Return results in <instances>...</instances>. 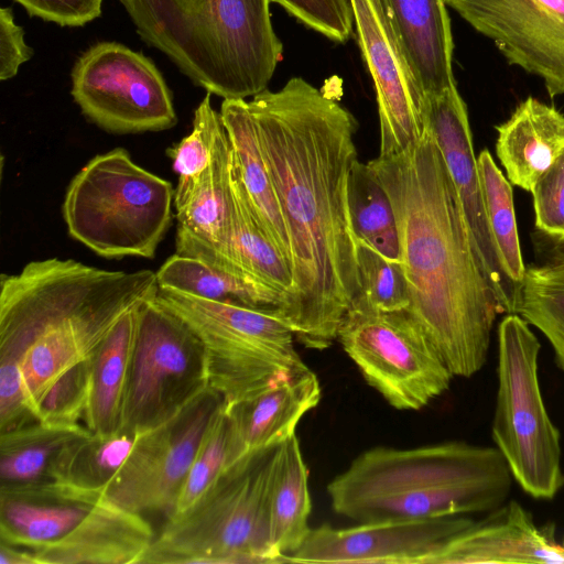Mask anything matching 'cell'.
I'll return each mask as SVG.
<instances>
[{
	"mask_svg": "<svg viewBox=\"0 0 564 564\" xmlns=\"http://www.w3.org/2000/svg\"><path fill=\"white\" fill-rule=\"evenodd\" d=\"M248 105L291 246L293 285L278 315L302 345L325 349L358 291L347 200L358 122L301 77Z\"/></svg>",
	"mask_w": 564,
	"mask_h": 564,
	"instance_id": "1",
	"label": "cell"
},
{
	"mask_svg": "<svg viewBox=\"0 0 564 564\" xmlns=\"http://www.w3.org/2000/svg\"><path fill=\"white\" fill-rule=\"evenodd\" d=\"M388 193L399 235L410 304L453 376L486 364L502 310L487 279L443 154L424 124L405 150L367 162Z\"/></svg>",
	"mask_w": 564,
	"mask_h": 564,
	"instance_id": "2",
	"label": "cell"
},
{
	"mask_svg": "<svg viewBox=\"0 0 564 564\" xmlns=\"http://www.w3.org/2000/svg\"><path fill=\"white\" fill-rule=\"evenodd\" d=\"M156 272L74 259L26 263L0 278V415L11 420L63 372L90 358L116 323L154 297Z\"/></svg>",
	"mask_w": 564,
	"mask_h": 564,
	"instance_id": "3",
	"label": "cell"
},
{
	"mask_svg": "<svg viewBox=\"0 0 564 564\" xmlns=\"http://www.w3.org/2000/svg\"><path fill=\"white\" fill-rule=\"evenodd\" d=\"M512 474L498 448L446 442L375 447L327 485L332 509L360 522L490 512L503 505Z\"/></svg>",
	"mask_w": 564,
	"mask_h": 564,
	"instance_id": "4",
	"label": "cell"
},
{
	"mask_svg": "<svg viewBox=\"0 0 564 564\" xmlns=\"http://www.w3.org/2000/svg\"><path fill=\"white\" fill-rule=\"evenodd\" d=\"M140 37L195 85L224 99L267 89L283 44L272 0H118Z\"/></svg>",
	"mask_w": 564,
	"mask_h": 564,
	"instance_id": "5",
	"label": "cell"
},
{
	"mask_svg": "<svg viewBox=\"0 0 564 564\" xmlns=\"http://www.w3.org/2000/svg\"><path fill=\"white\" fill-rule=\"evenodd\" d=\"M172 184L124 149L89 160L62 205L68 234L104 258H153L172 223Z\"/></svg>",
	"mask_w": 564,
	"mask_h": 564,
	"instance_id": "6",
	"label": "cell"
},
{
	"mask_svg": "<svg viewBox=\"0 0 564 564\" xmlns=\"http://www.w3.org/2000/svg\"><path fill=\"white\" fill-rule=\"evenodd\" d=\"M272 452L227 468L189 509L167 518L141 564L278 563L269 521Z\"/></svg>",
	"mask_w": 564,
	"mask_h": 564,
	"instance_id": "7",
	"label": "cell"
},
{
	"mask_svg": "<svg viewBox=\"0 0 564 564\" xmlns=\"http://www.w3.org/2000/svg\"><path fill=\"white\" fill-rule=\"evenodd\" d=\"M156 300L200 338L208 383L229 405L252 398L308 369L294 347V333L276 312L200 299L159 288Z\"/></svg>",
	"mask_w": 564,
	"mask_h": 564,
	"instance_id": "8",
	"label": "cell"
},
{
	"mask_svg": "<svg viewBox=\"0 0 564 564\" xmlns=\"http://www.w3.org/2000/svg\"><path fill=\"white\" fill-rule=\"evenodd\" d=\"M498 389L491 436L513 479L535 499H552L564 486L561 434L543 402L541 345L518 314L498 326Z\"/></svg>",
	"mask_w": 564,
	"mask_h": 564,
	"instance_id": "9",
	"label": "cell"
},
{
	"mask_svg": "<svg viewBox=\"0 0 564 564\" xmlns=\"http://www.w3.org/2000/svg\"><path fill=\"white\" fill-rule=\"evenodd\" d=\"M209 387L205 347L156 300L138 308L121 427L143 433L171 420Z\"/></svg>",
	"mask_w": 564,
	"mask_h": 564,
	"instance_id": "10",
	"label": "cell"
},
{
	"mask_svg": "<svg viewBox=\"0 0 564 564\" xmlns=\"http://www.w3.org/2000/svg\"><path fill=\"white\" fill-rule=\"evenodd\" d=\"M337 340L367 383L397 410H420L454 377L423 329L405 311L380 312L352 300Z\"/></svg>",
	"mask_w": 564,
	"mask_h": 564,
	"instance_id": "11",
	"label": "cell"
},
{
	"mask_svg": "<svg viewBox=\"0 0 564 564\" xmlns=\"http://www.w3.org/2000/svg\"><path fill=\"white\" fill-rule=\"evenodd\" d=\"M83 115L111 133L162 131L177 123L172 94L154 63L117 42L85 51L72 70Z\"/></svg>",
	"mask_w": 564,
	"mask_h": 564,
	"instance_id": "12",
	"label": "cell"
},
{
	"mask_svg": "<svg viewBox=\"0 0 564 564\" xmlns=\"http://www.w3.org/2000/svg\"><path fill=\"white\" fill-rule=\"evenodd\" d=\"M223 402L208 387L171 420L143 432L101 498L139 514L165 512L169 517Z\"/></svg>",
	"mask_w": 564,
	"mask_h": 564,
	"instance_id": "13",
	"label": "cell"
},
{
	"mask_svg": "<svg viewBox=\"0 0 564 564\" xmlns=\"http://www.w3.org/2000/svg\"><path fill=\"white\" fill-rule=\"evenodd\" d=\"M490 39L508 64L540 77L550 97L564 96V0H444Z\"/></svg>",
	"mask_w": 564,
	"mask_h": 564,
	"instance_id": "14",
	"label": "cell"
},
{
	"mask_svg": "<svg viewBox=\"0 0 564 564\" xmlns=\"http://www.w3.org/2000/svg\"><path fill=\"white\" fill-rule=\"evenodd\" d=\"M356 37L372 78L380 124L379 155H392L424 131V91L393 30L382 0H349Z\"/></svg>",
	"mask_w": 564,
	"mask_h": 564,
	"instance_id": "15",
	"label": "cell"
},
{
	"mask_svg": "<svg viewBox=\"0 0 564 564\" xmlns=\"http://www.w3.org/2000/svg\"><path fill=\"white\" fill-rule=\"evenodd\" d=\"M423 120L456 186L476 252L502 313L517 314L520 286L506 273L491 236L467 107L457 86L426 94Z\"/></svg>",
	"mask_w": 564,
	"mask_h": 564,
	"instance_id": "16",
	"label": "cell"
},
{
	"mask_svg": "<svg viewBox=\"0 0 564 564\" xmlns=\"http://www.w3.org/2000/svg\"><path fill=\"white\" fill-rule=\"evenodd\" d=\"M464 516L386 519L349 528L311 529L286 563L426 564L445 543L474 524Z\"/></svg>",
	"mask_w": 564,
	"mask_h": 564,
	"instance_id": "17",
	"label": "cell"
},
{
	"mask_svg": "<svg viewBox=\"0 0 564 564\" xmlns=\"http://www.w3.org/2000/svg\"><path fill=\"white\" fill-rule=\"evenodd\" d=\"M564 564V541L555 528H539L529 511L511 500L474 522L438 549L426 564Z\"/></svg>",
	"mask_w": 564,
	"mask_h": 564,
	"instance_id": "18",
	"label": "cell"
},
{
	"mask_svg": "<svg viewBox=\"0 0 564 564\" xmlns=\"http://www.w3.org/2000/svg\"><path fill=\"white\" fill-rule=\"evenodd\" d=\"M230 167L231 148L224 128L209 167L188 200L176 209L175 253L247 274L234 248Z\"/></svg>",
	"mask_w": 564,
	"mask_h": 564,
	"instance_id": "19",
	"label": "cell"
},
{
	"mask_svg": "<svg viewBox=\"0 0 564 564\" xmlns=\"http://www.w3.org/2000/svg\"><path fill=\"white\" fill-rule=\"evenodd\" d=\"M321 395L319 380L308 368L252 398L224 404L227 468L271 452L296 434L299 422L318 404Z\"/></svg>",
	"mask_w": 564,
	"mask_h": 564,
	"instance_id": "20",
	"label": "cell"
},
{
	"mask_svg": "<svg viewBox=\"0 0 564 564\" xmlns=\"http://www.w3.org/2000/svg\"><path fill=\"white\" fill-rule=\"evenodd\" d=\"M154 539L142 514L101 498L66 535L31 551L36 564H141Z\"/></svg>",
	"mask_w": 564,
	"mask_h": 564,
	"instance_id": "21",
	"label": "cell"
},
{
	"mask_svg": "<svg viewBox=\"0 0 564 564\" xmlns=\"http://www.w3.org/2000/svg\"><path fill=\"white\" fill-rule=\"evenodd\" d=\"M99 500L55 480L0 488V542L45 546L73 530Z\"/></svg>",
	"mask_w": 564,
	"mask_h": 564,
	"instance_id": "22",
	"label": "cell"
},
{
	"mask_svg": "<svg viewBox=\"0 0 564 564\" xmlns=\"http://www.w3.org/2000/svg\"><path fill=\"white\" fill-rule=\"evenodd\" d=\"M382 1L424 95L456 86L454 42L444 0Z\"/></svg>",
	"mask_w": 564,
	"mask_h": 564,
	"instance_id": "23",
	"label": "cell"
},
{
	"mask_svg": "<svg viewBox=\"0 0 564 564\" xmlns=\"http://www.w3.org/2000/svg\"><path fill=\"white\" fill-rule=\"evenodd\" d=\"M496 130V153L508 181L531 193L564 151V113L528 97Z\"/></svg>",
	"mask_w": 564,
	"mask_h": 564,
	"instance_id": "24",
	"label": "cell"
},
{
	"mask_svg": "<svg viewBox=\"0 0 564 564\" xmlns=\"http://www.w3.org/2000/svg\"><path fill=\"white\" fill-rule=\"evenodd\" d=\"M220 115L229 139L232 161L254 214L292 269L286 227L260 148L248 101L246 99H224Z\"/></svg>",
	"mask_w": 564,
	"mask_h": 564,
	"instance_id": "25",
	"label": "cell"
},
{
	"mask_svg": "<svg viewBox=\"0 0 564 564\" xmlns=\"http://www.w3.org/2000/svg\"><path fill=\"white\" fill-rule=\"evenodd\" d=\"M311 509L308 471L294 434L272 452L269 521L271 549L278 563H286L308 535Z\"/></svg>",
	"mask_w": 564,
	"mask_h": 564,
	"instance_id": "26",
	"label": "cell"
},
{
	"mask_svg": "<svg viewBox=\"0 0 564 564\" xmlns=\"http://www.w3.org/2000/svg\"><path fill=\"white\" fill-rule=\"evenodd\" d=\"M139 306L116 323L91 356V390L84 417L91 433L105 435L121 429Z\"/></svg>",
	"mask_w": 564,
	"mask_h": 564,
	"instance_id": "27",
	"label": "cell"
},
{
	"mask_svg": "<svg viewBox=\"0 0 564 564\" xmlns=\"http://www.w3.org/2000/svg\"><path fill=\"white\" fill-rule=\"evenodd\" d=\"M156 280L159 288L276 314L284 301L282 292L250 275L216 268L177 253L167 258L161 265L156 272Z\"/></svg>",
	"mask_w": 564,
	"mask_h": 564,
	"instance_id": "28",
	"label": "cell"
},
{
	"mask_svg": "<svg viewBox=\"0 0 564 564\" xmlns=\"http://www.w3.org/2000/svg\"><path fill=\"white\" fill-rule=\"evenodd\" d=\"M88 432L83 425L56 426L40 421L0 432V488L53 481L61 452Z\"/></svg>",
	"mask_w": 564,
	"mask_h": 564,
	"instance_id": "29",
	"label": "cell"
},
{
	"mask_svg": "<svg viewBox=\"0 0 564 564\" xmlns=\"http://www.w3.org/2000/svg\"><path fill=\"white\" fill-rule=\"evenodd\" d=\"M142 433L119 429L111 434L88 432L61 452L53 480L101 498Z\"/></svg>",
	"mask_w": 564,
	"mask_h": 564,
	"instance_id": "30",
	"label": "cell"
},
{
	"mask_svg": "<svg viewBox=\"0 0 564 564\" xmlns=\"http://www.w3.org/2000/svg\"><path fill=\"white\" fill-rule=\"evenodd\" d=\"M232 235L237 261L258 281L285 294L293 285L292 269L260 225L231 155Z\"/></svg>",
	"mask_w": 564,
	"mask_h": 564,
	"instance_id": "31",
	"label": "cell"
},
{
	"mask_svg": "<svg viewBox=\"0 0 564 564\" xmlns=\"http://www.w3.org/2000/svg\"><path fill=\"white\" fill-rule=\"evenodd\" d=\"M347 200L356 239L400 261L395 214L388 193L368 163L354 162L348 175Z\"/></svg>",
	"mask_w": 564,
	"mask_h": 564,
	"instance_id": "32",
	"label": "cell"
},
{
	"mask_svg": "<svg viewBox=\"0 0 564 564\" xmlns=\"http://www.w3.org/2000/svg\"><path fill=\"white\" fill-rule=\"evenodd\" d=\"M517 314L545 336L564 372V257L527 268Z\"/></svg>",
	"mask_w": 564,
	"mask_h": 564,
	"instance_id": "33",
	"label": "cell"
},
{
	"mask_svg": "<svg viewBox=\"0 0 564 564\" xmlns=\"http://www.w3.org/2000/svg\"><path fill=\"white\" fill-rule=\"evenodd\" d=\"M477 163L495 246L506 273L521 288L527 267L521 253L511 183L488 150L478 154Z\"/></svg>",
	"mask_w": 564,
	"mask_h": 564,
	"instance_id": "34",
	"label": "cell"
},
{
	"mask_svg": "<svg viewBox=\"0 0 564 564\" xmlns=\"http://www.w3.org/2000/svg\"><path fill=\"white\" fill-rule=\"evenodd\" d=\"M210 95L207 93L195 109L191 133L166 150L178 175L174 193L176 209L188 200L209 167L217 138L225 128L220 112L212 106Z\"/></svg>",
	"mask_w": 564,
	"mask_h": 564,
	"instance_id": "35",
	"label": "cell"
},
{
	"mask_svg": "<svg viewBox=\"0 0 564 564\" xmlns=\"http://www.w3.org/2000/svg\"><path fill=\"white\" fill-rule=\"evenodd\" d=\"M357 269L358 291L355 300L380 312L408 308L410 296L401 261L391 260L357 239Z\"/></svg>",
	"mask_w": 564,
	"mask_h": 564,
	"instance_id": "36",
	"label": "cell"
},
{
	"mask_svg": "<svg viewBox=\"0 0 564 564\" xmlns=\"http://www.w3.org/2000/svg\"><path fill=\"white\" fill-rule=\"evenodd\" d=\"M227 457L228 423L223 402L202 438L175 508L167 518L185 512L218 480L227 468Z\"/></svg>",
	"mask_w": 564,
	"mask_h": 564,
	"instance_id": "37",
	"label": "cell"
},
{
	"mask_svg": "<svg viewBox=\"0 0 564 564\" xmlns=\"http://www.w3.org/2000/svg\"><path fill=\"white\" fill-rule=\"evenodd\" d=\"M91 390V357L58 376L43 392L34 417L56 426H79L88 408Z\"/></svg>",
	"mask_w": 564,
	"mask_h": 564,
	"instance_id": "38",
	"label": "cell"
},
{
	"mask_svg": "<svg viewBox=\"0 0 564 564\" xmlns=\"http://www.w3.org/2000/svg\"><path fill=\"white\" fill-rule=\"evenodd\" d=\"M305 26L335 42L347 41L354 26L349 0H272Z\"/></svg>",
	"mask_w": 564,
	"mask_h": 564,
	"instance_id": "39",
	"label": "cell"
},
{
	"mask_svg": "<svg viewBox=\"0 0 564 564\" xmlns=\"http://www.w3.org/2000/svg\"><path fill=\"white\" fill-rule=\"evenodd\" d=\"M531 194L535 227L564 245V151L538 181Z\"/></svg>",
	"mask_w": 564,
	"mask_h": 564,
	"instance_id": "40",
	"label": "cell"
},
{
	"mask_svg": "<svg viewBox=\"0 0 564 564\" xmlns=\"http://www.w3.org/2000/svg\"><path fill=\"white\" fill-rule=\"evenodd\" d=\"M31 17L61 26H83L101 14L102 0H14Z\"/></svg>",
	"mask_w": 564,
	"mask_h": 564,
	"instance_id": "41",
	"label": "cell"
},
{
	"mask_svg": "<svg viewBox=\"0 0 564 564\" xmlns=\"http://www.w3.org/2000/svg\"><path fill=\"white\" fill-rule=\"evenodd\" d=\"M34 54L24 41V30L14 22L12 9H0V79L14 77Z\"/></svg>",
	"mask_w": 564,
	"mask_h": 564,
	"instance_id": "42",
	"label": "cell"
},
{
	"mask_svg": "<svg viewBox=\"0 0 564 564\" xmlns=\"http://www.w3.org/2000/svg\"><path fill=\"white\" fill-rule=\"evenodd\" d=\"M0 564H36L33 552L0 542Z\"/></svg>",
	"mask_w": 564,
	"mask_h": 564,
	"instance_id": "43",
	"label": "cell"
}]
</instances>
